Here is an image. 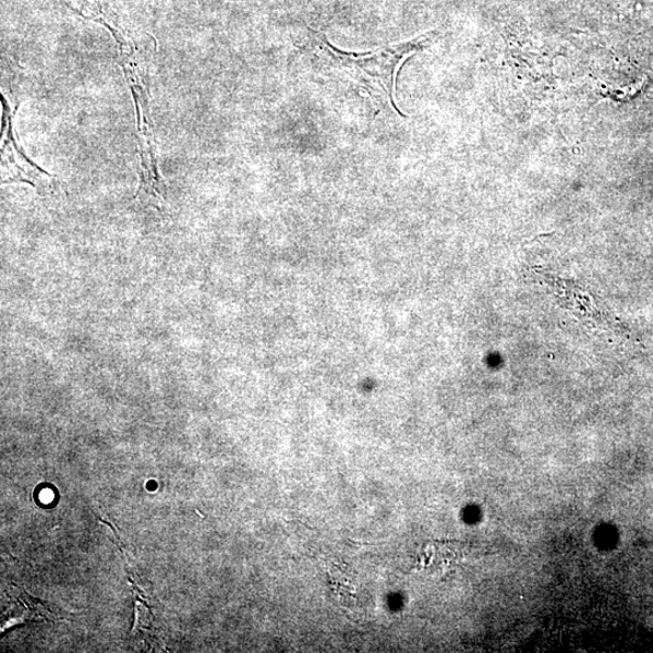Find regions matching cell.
I'll use <instances>...</instances> for the list:
<instances>
[{
	"mask_svg": "<svg viewBox=\"0 0 653 653\" xmlns=\"http://www.w3.org/2000/svg\"><path fill=\"white\" fill-rule=\"evenodd\" d=\"M309 44L327 68L349 77L372 97L383 99L397 113L395 77L402 62L411 55L425 50L436 41L438 31H430L414 39L395 44L370 52L342 51L327 39L324 33L307 28Z\"/></svg>",
	"mask_w": 653,
	"mask_h": 653,
	"instance_id": "6da1fadb",
	"label": "cell"
},
{
	"mask_svg": "<svg viewBox=\"0 0 653 653\" xmlns=\"http://www.w3.org/2000/svg\"><path fill=\"white\" fill-rule=\"evenodd\" d=\"M5 109L4 120L7 119L8 130L4 129L7 135L4 148L11 150L7 153L9 176L3 183H28L37 190H48L52 184V176L43 171L36 164L29 161L25 153L19 146L16 134L14 132L13 117L9 114V107L3 102Z\"/></svg>",
	"mask_w": 653,
	"mask_h": 653,
	"instance_id": "7a4b0ae2",
	"label": "cell"
}]
</instances>
